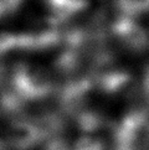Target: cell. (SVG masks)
Segmentation results:
<instances>
[{"instance_id":"1","label":"cell","mask_w":149,"mask_h":150,"mask_svg":"<svg viewBox=\"0 0 149 150\" xmlns=\"http://www.w3.org/2000/svg\"><path fill=\"white\" fill-rule=\"evenodd\" d=\"M44 140L45 137L40 129L28 119H15L6 129V142L19 150H30Z\"/></svg>"},{"instance_id":"2","label":"cell","mask_w":149,"mask_h":150,"mask_svg":"<svg viewBox=\"0 0 149 150\" xmlns=\"http://www.w3.org/2000/svg\"><path fill=\"white\" fill-rule=\"evenodd\" d=\"M143 89L145 92V96L149 100V67L145 69V73H144V79H143Z\"/></svg>"},{"instance_id":"3","label":"cell","mask_w":149,"mask_h":150,"mask_svg":"<svg viewBox=\"0 0 149 150\" xmlns=\"http://www.w3.org/2000/svg\"><path fill=\"white\" fill-rule=\"evenodd\" d=\"M0 150H19V149L15 148L13 144H10L6 140H1V143H0Z\"/></svg>"},{"instance_id":"4","label":"cell","mask_w":149,"mask_h":150,"mask_svg":"<svg viewBox=\"0 0 149 150\" xmlns=\"http://www.w3.org/2000/svg\"><path fill=\"white\" fill-rule=\"evenodd\" d=\"M148 150H149V145H148Z\"/></svg>"},{"instance_id":"5","label":"cell","mask_w":149,"mask_h":150,"mask_svg":"<svg viewBox=\"0 0 149 150\" xmlns=\"http://www.w3.org/2000/svg\"><path fill=\"white\" fill-rule=\"evenodd\" d=\"M0 143H1V140H0Z\"/></svg>"}]
</instances>
